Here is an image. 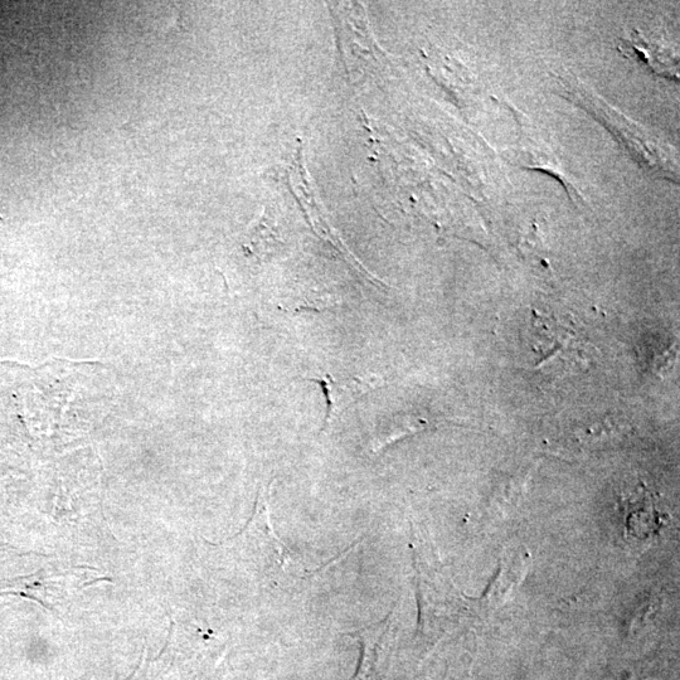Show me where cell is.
<instances>
[{"label":"cell","instance_id":"obj_1","mask_svg":"<svg viewBox=\"0 0 680 680\" xmlns=\"http://www.w3.org/2000/svg\"><path fill=\"white\" fill-rule=\"evenodd\" d=\"M309 381L322 387L325 401H327V416H325L323 430L334 416H339L359 398L367 395L374 388L382 386L381 378L374 374L349 377L342 381L334 378L332 374H327L324 378H310Z\"/></svg>","mask_w":680,"mask_h":680}]
</instances>
